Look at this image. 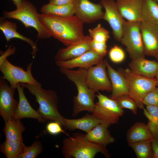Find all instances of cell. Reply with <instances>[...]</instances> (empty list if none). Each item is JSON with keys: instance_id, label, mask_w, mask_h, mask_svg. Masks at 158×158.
Returning a JSON list of instances; mask_svg holds the SVG:
<instances>
[{"instance_id": "1", "label": "cell", "mask_w": 158, "mask_h": 158, "mask_svg": "<svg viewBox=\"0 0 158 158\" xmlns=\"http://www.w3.org/2000/svg\"><path fill=\"white\" fill-rule=\"evenodd\" d=\"M39 18L50 36L67 46L78 42L85 36L83 23L75 15L61 17L41 13Z\"/></svg>"}, {"instance_id": "2", "label": "cell", "mask_w": 158, "mask_h": 158, "mask_svg": "<svg viewBox=\"0 0 158 158\" xmlns=\"http://www.w3.org/2000/svg\"><path fill=\"white\" fill-rule=\"evenodd\" d=\"M59 70L75 84L77 88L78 94L73 98L72 116L75 117L83 111L92 112L95 107L94 101L96 95L87 83V69L80 68L77 70H73L59 68Z\"/></svg>"}, {"instance_id": "3", "label": "cell", "mask_w": 158, "mask_h": 158, "mask_svg": "<svg viewBox=\"0 0 158 158\" xmlns=\"http://www.w3.org/2000/svg\"><path fill=\"white\" fill-rule=\"evenodd\" d=\"M68 136L63 141L61 150L65 158H94L98 153L110 157L106 147L88 140L85 134L77 133Z\"/></svg>"}, {"instance_id": "4", "label": "cell", "mask_w": 158, "mask_h": 158, "mask_svg": "<svg viewBox=\"0 0 158 158\" xmlns=\"http://www.w3.org/2000/svg\"><path fill=\"white\" fill-rule=\"evenodd\" d=\"M20 84L35 97L39 105L37 111L44 120L57 121L65 128L66 118L58 111V97L55 91L44 89L42 86L26 83Z\"/></svg>"}, {"instance_id": "5", "label": "cell", "mask_w": 158, "mask_h": 158, "mask_svg": "<svg viewBox=\"0 0 158 158\" xmlns=\"http://www.w3.org/2000/svg\"><path fill=\"white\" fill-rule=\"evenodd\" d=\"M39 14L32 4L26 0H22L16 9L4 12L3 17L19 20L26 28H33L37 32L38 39H46L51 37L40 20Z\"/></svg>"}, {"instance_id": "6", "label": "cell", "mask_w": 158, "mask_h": 158, "mask_svg": "<svg viewBox=\"0 0 158 158\" xmlns=\"http://www.w3.org/2000/svg\"><path fill=\"white\" fill-rule=\"evenodd\" d=\"M118 71L126 81L128 88V95L135 100L138 108L142 109L144 97L157 86L156 78H149L137 75L129 68H120Z\"/></svg>"}, {"instance_id": "7", "label": "cell", "mask_w": 158, "mask_h": 158, "mask_svg": "<svg viewBox=\"0 0 158 158\" xmlns=\"http://www.w3.org/2000/svg\"><path fill=\"white\" fill-rule=\"evenodd\" d=\"M140 22L125 20L123 25L120 42L125 47L133 60L145 57Z\"/></svg>"}, {"instance_id": "8", "label": "cell", "mask_w": 158, "mask_h": 158, "mask_svg": "<svg viewBox=\"0 0 158 158\" xmlns=\"http://www.w3.org/2000/svg\"><path fill=\"white\" fill-rule=\"evenodd\" d=\"M32 62L30 63L25 71L21 67L13 64L6 59L0 62V71L3 74V78L15 89L18 84L21 83L42 86L32 75Z\"/></svg>"}, {"instance_id": "9", "label": "cell", "mask_w": 158, "mask_h": 158, "mask_svg": "<svg viewBox=\"0 0 158 158\" xmlns=\"http://www.w3.org/2000/svg\"><path fill=\"white\" fill-rule=\"evenodd\" d=\"M98 101L95 104L92 114L102 120L109 127L111 124L117 123L119 118L124 113L116 101L98 93L96 95Z\"/></svg>"}, {"instance_id": "10", "label": "cell", "mask_w": 158, "mask_h": 158, "mask_svg": "<svg viewBox=\"0 0 158 158\" xmlns=\"http://www.w3.org/2000/svg\"><path fill=\"white\" fill-rule=\"evenodd\" d=\"M15 89L9 85L2 76H1L0 114L5 123L14 118L18 103L14 97Z\"/></svg>"}, {"instance_id": "11", "label": "cell", "mask_w": 158, "mask_h": 158, "mask_svg": "<svg viewBox=\"0 0 158 158\" xmlns=\"http://www.w3.org/2000/svg\"><path fill=\"white\" fill-rule=\"evenodd\" d=\"M106 65L102 60L95 66L87 69V83L95 92L99 91H111V83L106 71Z\"/></svg>"}, {"instance_id": "12", "label": "cell", "mask_w": 158, "mask_h": 158, "mask_svg": "<svg viewBox=\"0 0 158 158\" xmlns=\"http://www.w3.org/2000/svg\"><path fill=\"white\" fill-rule=\"evenodd\" d=\"M100 4L105 9L103 19L106 21L112 30L114 38L120 42L124 20L114 0H101Z\"/></svg>"}, {"instance_id": "13", "label": "cell", "mask_w": 158, "mask_h": 158, "mask_svg": "<svg viewBox=\"0 0 158 158\" xmlns=\"http://www.w3.org/2000/svg\"><path fill=\"white\" fill-rule=\"evenodd\" d=\"M75 15L83 23H93L103 19L104 12L100 4H95L89 0H74Z\"/></svg>"}, {"instance_id": "14", "label": "cell", "mask_w": 158, "mask_h": 158, "mask_svg": "<svg viewBox=\"0 0 158 158\" xmlns=\"http://www.w3.org/2000/svg\"><path fill=\"white\" fill-rule=\"evenodd\" d=\"M140 29L145 55L158 61V24L142 21Z\"/></svg>"}, {"instance_id": "15", "label": "cell", "mask_w": 158, "mask_h": 158, "mask_svg": "<svg viewBox=\"0 0 158 158\" xmlns=\"http://www.w3.org/2000/svg\"><path fill=\"white\" fill-rule=\"evenodd\" d=\"M103 57L90 50L74 59L65 61H56L55 63L59 68L71 69L79 67L88 69L99 63Z\"/></svg>"}, {"instance_id": "16", "label": "cell", "mask_w": 158, "mask_h": 158, "mask_svg": "<svg viewBox=\"0 0 158 158\" xmlns=\"http://www.w3.org/2000/svg\"><path fill=\"white\" fill-rule=\"evenodd\" d=\"M92 40L90 36H85L78 42L59 49L55 56L56 61H65L74 59L91 50Z\"/></svg>"}, {"instance_id": "17", "label": "cell", "mask_w": 158, "mask_h": 158, "mask_svg": "<svg viewBox=\"0 0 158 158\" xmlns=\"http://www.w3.org/2000/svg\"><path fill=\"white\" fill-rule=\"evenodd\" d=\"M143 0H116L121 15L127 21L141 22Z\"/></svg>"}, {"instance_id": "18", "label": "cell", "mask_w": 158, "mask_h": 158, "mask_svg": "<svg viewBox=\"0 0 158 158\" xmlns=\"http://www.w3.org/2000/svg\"><path fill=\"white\" fill-rule=\"evenodd\" d=\"M24 88L20 84H18L17 87L19 101L14 119L20 120L24 118H30L37 119L41 123L45 122L46 121L30 104L24 93Z\"/></svg>"}, {"instance_id": "19", "label": "cell", "mask_w": 158, "mask_h": 158, "mask_svg": "<svg viewBox=\"0 0 158 158\" xmlns=\"http://www.w3.org/2000/svg\"><path fill=\"white\" fill-rule=\"evenodd\" d=\"M4 17L0 18V30L4 35L7 42L14 38L19 39L28 43L31 47V54L34 58L38 51L36 44L33 41L19 33L17 30V26L16 23L7 20Z\"/></svg>"}, {"instance_id": "20", "label": "cell", "mask_w": 158, "mask_h": 158, "mask_svg": "<svg viewBox=\"0 0 158 158\" xmlns=\"http://www.w3.org/2000/svg\"><path fill=\"white\" fill-rule=\"evenodd\" d=\"M129 68L134 73L146 77H156L158 69V61L142 58L133 60L129 64Z\"/></svg>"}, {"instance_id": "21", "label": "cell", "mask_w": 158, "mask_h": 158, "mask_svg": "<svg viewBox=\"0 0 158 158\" xmlns=\"http://www.w3.org/2000/svg\"><path fill=\"white\" fill-rule=\"evenodd\" d=\"M111 83L112 93L109 97L114 99L123 94L128 95V88L126 81L121 74L113 69L106 60H104Z\"/></svg>"}, {"instance_id": "22", "label": "cell", "mask_w": 158, "mask_h": 158, "mask_svg": "<svg viewBox=\"0 0 158 158\" xmlns=\"http://www.w3.org/2000/svg\"><path fill=\"white\" fill-rule=\"evenodd\" d=\"M65 128L71 131L79 129L86 133L98 124L103 122L92 114H87L83 117L76 119L65 118Z\"/></svg>"}, {"instance_id": "23", "label": "cell", "mask_w": 158, "mask_h": 158, "mask_svg": "<svg viewBox=\"0 0 158 158\" xmlns=\"http://www.w3.org/2000/svg\"><path fill=\"white\" fill-rule=\"evenodd\" d=\"M108 127L103 123H99L86 133V137L91 142L106 147L115 141L108 129Z\"/></svg>"}, {"instance_id": "24", "label": "cell", "mask_w": 158, "mask_h": 158, "mask_svg": "<svg viewBox=\"0 0 158 158\" xmlns=\"http://www.w3.org/2000/svg\"><path fill=\"white\" fill-rule=\"evenodd\" d=\"M153 139L147 124L137 122L128 130L126 139L128 144L143 141H152Z\"/></svg>"}, {"instance_id": "25", "label": "cell", "mask_w": 158, "mask_h": 158, "mask_svg": "<svg viewBox=\"0 0 158 158\" xmlns=\"http://www.w3.org/2000/svg\"><path fill=\"white\" fill-rule=\"evenodd\" d=\"M5 123L3 131L6 139L23 142L22 133L26 128L20 120L14 119Z\"/></svg>"}, {"instance_id": "26", "label": "cell", "mask_w": 158, "mask_h": 158, "mask_svg": "<svg viewBox=\"0 0 158 158\" xmlns=\"http://www.w3.org/2000/svg\"><path fill=\"white\" fill-rule=\"evenodd\" d=\"M40 12L44 14H51L61 17H68L75 15L74 2L63 5H56L48 3L43 6Z\"/></svg>"}, {"instance_id": "27", "label": "cell", "mask_w": 158, "mask_h": 158, "mask_svg": "<svg viewBox=\"0 0 158 158\" xmlns=\"http://www.w3.org/2000/svg\"><path fill=\"white\" fill-rule=\"evenodd\" d=\"M26 147L23 142L6 139L0 150L7 158H19Z\"/></svg>"}, {"instance_id": "28", "label": "cell", "mask_w": 158, "mask_h": 158, "mask_svg": "<svg viewBox=\"0 0 158 158\" xmlns=\"http://www.w3.org/2000/svg\"><path fill=\"white\" fill-rule=\"evenodd\" d=\"M142 21L158 24V3L155 0H143Z\"/></svg>"}, {"instance_id": "29", "label": "cell", "mask_w": 158, "mask_h": 158, "mask_svg": "<svg viewBox=\"0 0 158 158\" xmlns=\"http://www.w3.org/2000/svg\"><path fill=\"white\" fill-rule=\"evenodd\" d=\"M138 158H152L151 141H143L128 144Z\"/></svg>"}, {"instance_id": "30", "label": "cell", "mask_w": 158, "mask_h": 158, "mask_svg": "<svg viewBox=\"0 0 158 158\" xmlns=\"http://www.w3.org/2000/svg\"><path fill=\"white\" fill-rule=\"evenodd\" d=\"M113 99L116 101L119 107L122 109H129L133 114L135 115L137 114L138 108L137 104L135 100L128 95H121Z\"/></svg>"}, {"instance_id": "31", "label": "cell", "mask_w": 158, "mask_h": 158, "mask_svg": "<svg viewBox=\"0 0 158 158\" xmlns=\"http://www.w3.org/2000/svg\"><path fill=\"white\" fill-rule=\"evenodd\" d=\"M89 36L93 40L100 42H106L110 38L109 31L102 27L100 23L88 30Z\"/></svg>"}, {"instance_id": "32", "label": "cell", "mask_w": 158, "mask_h": 158, "mask_svg": "<svg viewBox=\"0 0 158 158\" xmlns=\"http://www.w3.org/2000/svg\"><path fill=\"white\" fill-rule=\"evenodd\" d=\"M43 148L40 141L37 140L28 147H26L19 158H35L41 154Z\"/></svg>"}, {"instance_id": "33", "label": "cell", "mask_w": 158, "mask_h": 158, "mask_svg": "<svg viewBox=\"0 0 158 158\" xmlns=\"http://www.w3.org/2000/svg\"><path fill=\"white\" fill-rule=\"evenodd\" d=\"M144 115L148 120L147 125L153 139L158 140V117L152 116L144 107Z\"/></svg>"}, {"instance_id": "34", "label": "cell", "mask_w": 158, "mask_h": 158, "mask_svg": "<svg viewBox=\"0 0 158 158\" xmlns=\"http://www.w3.org/2000/svg\"><path fill=\"white\" fill-rule=\"evenodd\" d=\"M109 55L111 61L116 63L123 61L126 57L124 50L117 45H114L111 48L109 52Z\"/></svg>"}, {"instance_id": "35", "label": "cell", "mask_w": 158, "mask_h": 158, "mask_svg": "<svg viewBox=\"0 0 158 158\" xmlns=\"http://www.w3.org/2000/svg\"><path fill=\"white\" fill-rule=\"evenodd\" d=\"M143 103L145 106L158 107V87H156L146 95L143 99Z\"/></svg>"}, {"instance_id": "36", "label": "cell", "mask_w": 158, "mask_h": 158, "mask_svg": "<svg viewBox=\"0 0 158 158\" xmlns=\"http://www.w3.org/2000/svg\"><path fill=\"white\" fill-rule=\"evenodd\" d=\"M62 126L59 122L53 121L47 123L46 129L48 133L52 135H56L61 133H63L69 136L63 129Z\"/></svg>"}, {"instance_id": "37", "label": "cell", "mask_w": 158, "mask_h": 158, "mask_svg": "<svg viewBox=\"0 0 158 158\" xmlns=\"http://www.w3.org/2000/svg\"><path fill=\"white\" fill-rule=\"evenodd\" d=\"M106 42H100L92 40L91 43V50L98 54L104 57L107 52Z\"/></svg>"}, {"instance_id": "38", "label": "cell", "mask_w": 158, "mask_h": 158, "mask_svg": "<svg viewBox=\"0 0 158 158\" xmlns=\"http://www.w3.org/2000/svg\"><path fill=\"white\" fill-rule=\"evenodd\" d=\"M12 46L11 45L9 46L5 52L2 51H0V62H2L7 59L8 56L15 54L16 51V48L14 46L12 47Z\"/></svg>"}, {"instance_id": "39", "label": "cell", "mask_w": 158, "mask_h": 158, "mask_svg": "<svg viewBox=\"0 0 158 158\" xmlns=\"http://www.w3.org/2000/svg\"><path fill=\"white\" fill-rule=\"evenodd\" d=\"M152 158H158V140L153 139L151 141Z\"/></svg>"}, {"instance_id": "40", "label": "cell", "mask_w": 158, "mask_h": 158, "mask_svg": "<svg viewBox=\"0 0 158 158\" xmlns=\"http://www.w3.org/2000/svg\"><path fill=\"white\" fill-rule=\"evenodd\" d=\"M74 0H49V3L56 5H63L73 2Z\"/></svg>"}, {"instance_id": "41", "label": "cell", "mask_w": 158, "mask_h": 158, "mask_svg": "<svg viewBox=\"0 0 158 158\" xmlns=\"http://www.w3.org/2000/svg\"><path fill=\"white\" fill-rule=\"evenodd\" d=\"M15 5L17 7L21 3L22 0H11Z\"/></svg>"}, {"instance_id": "42", "label": "cell", "mask_w": 158, "mask_h": 158, "mask_svg": "<svg viewBox=\"0 0 158 158\" xmlns=\"http://www.w3.org/2000/svg\"><path fill=\"white\" fill-rule=\"evenodd\" d=\"M156 78L157 80V86L158 87V77H156Z\"/></svg>"}, {"instance_id": "43", "label": "cell", "mask_w": 158, "mask_h": 158, "mask_svg": "<svg viewBox=\"0 0 158 158\" xmlns=\"http://www.w3.org/2000/svg\"><path fill=\"white\" fill-rule=\"evenodd\" d=\"M156 77H158V71H157V75H156Z\"/></svg>"}, {"instance_id": "44", "label": "cell", "mask_w": 158, "mask_h": 158, "mask_svg": "<svg viewBox=\"0 0 158 158\" xmlns=\"http://www.w3.org/2000/svg\"><path fill=\"white\" fill-rule=\"evenodd\" d=\"M158 3V0H155Z\"/></svg>"}]
</instances>
